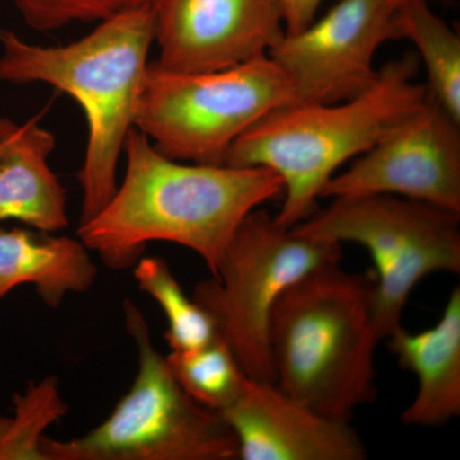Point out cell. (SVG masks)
I'll list each match as a JSON object with an SVG mask.
<instances>
[{"mask_svg":"<svg viewBox=\"0 0 460 460\" xmlns=\"http://www.w3.org/2000/svg\"><path fill=\"white\" fill-rule=\"evenodd\" d=\"M12 399L13 417H0V460H47L42 438L68 411L57 377L30 384L25 392L16 393Z\"/></svg>","mask_w":460,"mask_h":460,"instance_id":"obj_19","label":"cell"},{"mask_svg":"<svg viewBox=\"0 0 460 460\" xmlns=\"http://www.w3.org/2000/svg\"><path fill=\"white\" fill-rule=\"evenodd\" d=\"M166 359L187 394L217 413H222L235 402L248 378L219 334L204 347L172 352Z\"/></svg>","mask_w":460,"mask_h":460,"instance_id":"obj_18","label":"cell"},{"mask_svg":"<svg viewBox=\"0 0 460 460\" xmlns=\"http://www.w3.org/2000/svg\"><path fill=\"white\" fill-rule=\"evenodd\" d=\"M0 222L18 220L42 233L68 226L66 190L49 166L53 133L36 120L18 124L2 118Z\"/></svg>","mask_w":460,"mask_h":460,"instance_id":"obj_13","label":"cell"},{"mask_svg":"<svg viewBox=\"0 0 460 460\" xmlns=\"http://www.w3.org/2000/svg\"><path fill=\"white\" fill-rule=\"evenodd\" d=\"M393 195L460 215V122L431 95L401 126L334 175L320 198Z\"/></svg>","mask_w":460,"mask_h":460,"instance_id":"obj_10","label":"cell"},{"mask_svg":"<svg viewBox=\"0 0 460 460\" xmlns=\"http://www.w3.org/2000/svg\"><path fill=\"white\" fill-rule=\"evenodd\" d=\"M460 215L393 195L332 199L293 230L335 243H358L376 263L374 321L386 339L402 325L414 288L434 272H460Z\"/></svg>","mask_w":460,"mask_h":460,"instance_id":"obj_8","label":"cell"},{"mask_svg":"<svg viewBox=\"0 0 460 460\" xmlns=\"http://www.w3.org/2000/svg\"><path fill=\"white\" fill-rule=\"evenodd\" d=\"M157 0H12L30 29L54 31L74 23H99Z\"/></svg>","mask_w":460,"mask_h":460,"instance_id":"obj_20","label":"cell"},{"mask_svg":"<svg viewBox=\"0 0 460 460\" xmlns=\"http://www.w3.org/2000/svg\"><path fill=\"white\" fill-rule=\"evenodd\" d=\"M133 275L142 292L164 313L168 323L165 341L172 352L198 349L217 337L213 317L184 293L164 260L141 257L133 266Z\"/></svg>","mask_w":460,"mask_h":460,"instance_id":"obj_17","label":"cell"},{"mask_svg":"<svg viewBox=\"0 0 460 460\" xmlns=\"http://www.w3.org/2000/svg\"><path fill=\"white\" fill-rule=\"evenodd\" d=\"M341 256V243L298 234L256 208L238 226L214 277L196 286L193 299L213 317L244 374L274 384L272 308L287 288Z\"/></svg>","mask_w":460,"mask_h":460,"instance_id":"obj_7","label":"cell"},{"mask_svg":"<svg viewBox=\"0 0 460 460\" xmlns=\"http://www.w3.org/2000/svg\"><path fill=\"white\" fill-rule=\"evenodd\" d=\"M405 0H390V3H392L394 7H398V5H401L402 3H404Z\"/></svg>","mask_w":460,"mask_h":460,"instance_id":"obj_22","label":"cell"},{"mask_svg":"<svg viewBox=\"0 0 460 460\" xmlns=\"http://www.w3.org/2000/svg\"><path fill=\"white\" fill-rule=\"evenodd\" d=\"M127 332L135 341L138 371L131 389L104 422L90 432L57 440L45 435L47 460H233L234 432L217 411L193 401L151 341L147 321L123 302Z\"/></svg>","mask_w":460,"mask_h":460,"instance_id":"obj_5","label":"cell"},{"mask_svg":"<svg viewBox=\"0 0 460 460\" xmlns=\"http://www.w3.org/2000/svg\"><path fill=\"white\" fill-rule=\"evenodd\" d=\"M123 154L122 183L78 228L84 246L111 270L133 268L151 242H169L201 257L214 277L244 217L284 192L270 169L178 162L136 128Z\"/></svg>","mask_w":460,"mask_h":460,"instance_id":"obj_1","label":"cell"},{"mask_svg":"<svg viewBox=\"0 0 460 460\" xmlns=\"http://www.w3.org/2000/svg\"><path fill=\"white\" fill-rule=\"evenodd\" d=\"M154 38V5L102 21L65 47L30 44L0 30V83L50 84L75 99L86 117L80 224L95 217L117 190L118 165L135 128Z\"/></svg>","mask_w":460,"mask_h":460,"instance_id":"obj_2","label":"cell"},{"mask_svg":"<svg viewBox=\"0 0 460 460\" xmlns=\"http://www.w3.org/2000/svg\"><path fill=\"white\" fill-rule=\"evenodd\" d=\"M293 102L292 84L269 56L206 74L169 71L153 62L135 128L169 159L226 165L243 133Z\"/></svg>","mask_w":460,"mask_h":460,"instance_id":"obj_6","label":"cell"},{"mask_svg":"<svg viewBox=\"0 0 460 460\" xmlns=\"http://www.w3.org/2000/svg\"><path fill=\"white\" fill-rule=\"evenodd\" d=\"M96 277L80 238L0 226V299L17 287L32 286L42 304L58 308L66 296L90 290Z\"/></svg>","mask_w":460,"mask_h":460,"instance_id":"obj_15","label":"cell"},{"mask_svg":"<svg viewBox=\"0 0 460 460\" xmlns=\"http://www.w3.org/2000/svg\"><path fill=\"white\" fill-rule=\"evenodd\" d=\"M234 432L242 460H363L367 450L350 425L323 416L275 384L248 377L219 413Z\"/></svg>","mask_w":460,"mask_h":460,"instance_id":"obj_12","label":"cell"},{"mask_svg":"<svg viewBox=\"0 0 460 460\" xmlns=\"http://www.w3.org/2000/svg\"><path fill=\"white\" fill-rule=\"evenodd\" d=\"M3 140V126H2V118H0V146H2Z\"/></svg>","mask_w":460,"mask_h":460,"instance_id":"obj_23","label":"cell"},{"mask_svg":"<svg viewBox=\"0 0 460 460\" xmlns=\"http://www.w3.org/2000/svg\"><path fill=\"white\" fill-rule=\"evenodd\" d=\"M398 39L390 0H341L302 31L284 33L268 56L292 84L293 104H335L371 86L375 54Z\"/></svg>","mask_w":460,"mask_h":460,"instance_id":"obj_9","label":"cell"},{"mask_svg":"<svg viewBox=\"0 0 460 460\" xmlns=\"http://www.w3.org/2000/svg\"><path fill=\"white\" fill-rule=\"evenodd\" d=\"M399 38L413 42L428 72L429 95L460 122V38L426 0L395 7Z\"/></svg>","mask_w":460,"mask_h":460,"instance_id":"obj_16","label":"cell"},{"mask_svg":"<svg viewBox=\"0 0 460 460\" xmlns=\"http://www.w3.org/2000/svg\"><path fill=\"white\" fill-rule=\"evenodd\" d=\"M413 54L377 69L367 90L335 104H293L260 119L230 148L226 165L279 175L284 202L275 220L293 228L316 211L321 190L348 160L370 150L428 100Z\"/></svg>","mask_w":460,"mask_h":460,"instance_id":"obj_4","label":"cell"},{"mask_svg":"<svg viewBox=\"0 0 460 460\" xmlns=\"http://www.w3.org/2000/svg\"><path fill=\"white\" fill-rule=\"evenodd\" d=\"M375 280L339 263L308 272L271 311L274 384L330 419L350 422L376 398Z\"/></svg>","mask_w":460,"mask_h":460,"instance_id":"obj_3","label":"cell"},{"mask_svg":"<svg viewBox=\"0 0 460 460\" xmlns=\"http://www.w3.org/2000/svg\"><path fill=\"white\" fill-rule=\"evenodd\" d=\"M323 0H280L286 33L302 31L316 20Z\"/></svg>","mask_w":460,"mask_h":460,"instance_id":"obj_21","label":"cell"},{"mask_svg":"<svg viewBox=\"0 0 460 460\" xmlns=\"http://www.w3.org/2000/svg\"><path fill=\"white\" fill-rule=\"evenodd\" d=\"M386 339L402 367L419 378V392L402 422L438 428L459 417L460 288H454L434 328L411 332L401 325Z\"/></svg>","mask_w":460,"mask_h":460,"instance_id":"obj_14","label":"cell"},{"mask_svg":"<svg viewBox=\"0 0 460 460\" xmlns=\"http://www.w3.org/2000/svg\"><path fill=\"white\" fill-rule=\"evenodd\" d=\"M154 13L156 65L181 74L268 56L286 33L280 0H157Z\"/></svg>","mask_w":460,"mask_h":460,"instance_id":"obj_11","label":"cell"}]
</instances>
